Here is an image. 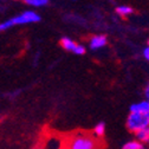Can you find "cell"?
<instances>
[{
    "mask_svg": "<svg viewBox=\"0 0 149 149\" xmlns=\"http://www.w3.org/2000/svg\"><path fill=\"white\" fill-rule=\"evenodd\" d=\"M100 142L95 136L88 134H78L69 142L68 149H98Z\"/></svg>",
    "mask_w": 149,
    "mask_h": 149,
    "instance_id": "obj_1",
    "label": "cell"
},
{
    "mask_svg": "<svg viewBox=\"0 0 149 149\" xmlns=\"http://www.w3.org/2000/svg\"><path fill=\"white\" fill-rule=\"evenodd\" d=\"M147 127H149V114L130 113L127 117V128L133 134Z\"/></svg>",
    "mask_w": 149,
    "mask_h": 149,
    "instance_id": "obj_2",
    "label": "cell"
},
{
    "mask_svg": "<svg viewBox=\"0 0 149 149\" xmlns=\"http://www.w3.org/2000/svg\"><path fill=\"white\" fill-rule=\"evenodd\" d=\"M40 19L42 18H40V15L38 13H36L33 11H25L22 14L12 18V19H10V20H11L12 25L14 26V25H24V24H31V23H38V22H40Z\"/></svg>",
    "mask_w": 149,
    "mask_h": 149,
    "instance_id": "obj_3",
    "label": "cell"
},
{
    "mask_svg": "<svg viewBox=\"0 0 149 149\" xmlns=\"http://www.w3.org/2000/svg\"><path fill=\"white\" fill-rule=\"evenodd\" d=\"M130 113H137V114H149V102L148 101H141L137 103H134L129 108Z\"/></svg>",
    "mask_w": 149,
    "mask_h": 149,
    "instance_id": "obj_4",
    "label": "cell"
},
{
    "mask_svg": "<svg viewBox=\"0 0 149 149\" xmlns=\"http://www.w3.org/2000/svg\"><path fill=\"white\" fill-rule=\"evenodd\" d=\"M108 43V39L107 37L103 36V34H97V36H94L92 38L90 39V49L92 50H98L103 46H105Z\"/></svg>",
    "mask_w": 149,
    "mask_h": 149,
    "instance_id": "obj_5",
    "label": "cell"
},
{
    "mask_svg": "<svg viewBox=\"0 0 149 149\" xmlns=\"http://www.w3.org/2000/svg\"><path fill=\"white\" fill-rule=\"evenodd\" d=\"M135 140H137L139 142L146 144V143H149V127L147 128H143L141 130H139L137 133H135Z\"/></svg>",
    "mask_w": 149,
    "mask_h": 149,
    "instance_id": "obj_6",
    "label": "cell"
},
{
    "mask_svg": "<svg viewBox=\"0 0 149 149\" xmlns=\"http://www.w3.org/2000/svg\"><path fill=\"white\" fill-rule=\"evenodd\" d=\"M61 45L64 50L71 51V52H73L74 49H76V46H77V44L74 43L72 39H70L69 37H63V38L61 39Z\"/></svg>",
    "mask_w": 149,
    "mask_h": 149,
    "instance_id": "obj_7",
    "label": "cell"
},
{
    "mask_svg": "<svg viewBox=\"0 0 149 149\" xmlns=\"http://www.w3.org/2000/svg\"><path fill=\"white\" fill-rule=\"evenodd\" d=\"M121 149H147V148L143 143L139 142L137 140H132V141L125 142Z\"/></svg>",
    "mask_w": 149,
    "mask_h": 149,
    "instance_id": "obj_8",
    "label": "cell"
},
{
    "mask_svg": "<svg viewBox=\"0 0 149 149\" xmlns=\"http://www.w3.org/2000/svg\"><path fill=\"white\" fill-rule=\"evenodd\" d=\"M116 13L118 14V15H121V17H127V15H130L133 12H134V10L130 7V6H125V5H121V6H117L116 7Z\"/></svg>",
    "mask_w": 149,
    "mask_h": 149,
    "instance_id": "obj_9",
    "label": "cell"
},
{
    "mask_svg": "<svg viewBox=\"0 0 149 149\" xmlns=\"http://www.w3.org/2000/svg\"><path fill=\"white\" fill-rule=\"evenodd\" d=\"M105 134V123L98 122L94 128V135L95 137H102Z\"/></svg>",
    "mask_w": 149,
    "mask_h": 149,
    "instance_id": "obj_10",
    "label": "cell"
},
{
    "mask_svg": "<svg viewBox=\"0 0 149 149\" xmlns=\"http://www.w3.org/2000/svg\"><path fill=\"white\" fill-rule=\"evenodd\" d=\"M23 1L30 6H34V7H43L45 5L49 4L50 0H23Z\"/></svg>",
    "mask_w": 149,
    "mask_h": 149,
    "instance_id": "obj_11",
    "label": "cell"
},
{
    "mask_svg": "<svg viewBox=\"0 0 149 149\" xmlns=\"http://www.w3.org/2000/svg\"><path fill=\"white\" fill-rule=\"evenodd\" d=\"M73 53H76V54H78V56H82V54L85 53V47H84L83 45H78V44H77L76 49H74V51H73Z\"/></svg>",
    "mask_w": 149,
    "mask_h": 149,
    "instance_id": "obj_12",
    "label": "cell"
},
{
    "mask_svg": "<svg viewBox=\"0 0 149 149\" xmlns=\"http://www.w3.org/2000/svg\"><path fill=\"white\" fill-rule=\"evenodd\" d=\"M143 57L149 62V46H147V47L143 50Z\"/></svg>",
    "mask_w": 149,
    "mask_h": 149,
    "instance_id": "obj_13",
    "label": "cell"
},
{
    "mask_svg": "<svg viewBox=\"0 0 149 149\" xmlns=\"http://www.w3.org/2000/svg\"><path fill=\"white\" fill-rule=\"evenodd\" d=\"M144 96H146V101L149 102V83H148V85L144 89Z\"/></svg>",
    "mask_w": 149,
    "mask_h": 149,
    "instance_id": "obj_14",
    "label": "cell"
},
{
    "mask_svg": "<svg viewBox=\"0 0 149 149\" xmlns=\"http://www.w3.org/2000/svg\"><path fill=\"white\" fill-rule=\"evenodd\" d=\"M59 149H68V148H65V147H62V148H59Z\"/></svg>",
    "mask_w": 149,
    "mask_h": 149,
    "instance_id": "obj_15",
    "label": "cell"
},
{
    "mask_svg": "<svg viewBox=\"0 0 149 149\" xmlns=\"http://www.w3.org/2000/svg\"><path fill=\"white\" fill-rule=\"evenodd\" d=\"M148 46H149V42H148Z\"/></svg>",
    "mask_w": 149,
    "mask_h": 149,
    "instance_id": "obj_16",
    "label": "cell"
},
{
    "mask_svg": "<svg viewBox=\"0 0 149 149\" xmlns=\"http://www.w3.org/2000/svg\"><path fill=\"white\" fill-rule=\"evenodd\" d=\"M73 1H74V0H73Z\"/></svg>",
    "mask_w": 149,
    "mask_h": 149,
    "instance_id": "obj_17",
    "label": "cell"
}]
</instances>
